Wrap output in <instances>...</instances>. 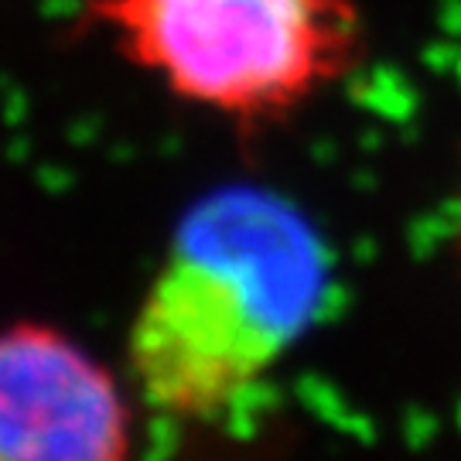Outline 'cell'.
<instances>
[{
    "label": "cell",
    "mask_w": 461,
    "mask_h": 461,
    "mask_svg": "<svg viewBox=\"0 0 461 461\" xmlns=\"http://www.w3.org/2000/svg\"><path fill=\"white\" fill-rule=\"evenodd\" d=\"M76 24L165 96L243 137L312 110L369 49L359 0H79Z\"/></svg>",
    "instance_id": "obj_1"
},
{
    "label": "cell",
    "mask_w": 461,
    "mask_h": 461,
    "mask_svg": "<svg viewBox=\"0 0 461 461\" xmlns=\"http://www.w3.org/2000/svg\"><path fill=\"white\" fill-rule=\"evenodd\" d=\"M458 247H461V182H458Z\"/></svg>",
    "instance_id": "obj_4"
},
{
    "label": "cell",
    "mask_w": 461,
    "mask_h": 461,
    "mask_svg": "<svg viewBox=\"0 0 461 461\" xmlns=\"http://www.w3.org/2000/svg\"><path fill=\"white\" fill-rule=\"evenodd\" d=\"M294 342V314L230 249L182 240L154 267L123 331L140 411L178 428L230 424Z\"/></svg>",
    "instance_id": "obj_2"
},
{
    "label": "cell",
    "mask_w": 461,
    "mask_h": 461,
    "mask_svg": "<svg viewBox=\"0 0 461 461\" xmlns=\"http://www.w3.org/2000/svg\"><path fill=\"white\" fill-rule=\"evenodd\" d=\"M137 396L96 348L41 318L0 325V461H133Z\"/></svg>",
    "instance_id": "obj_3"
}]
</instances>
